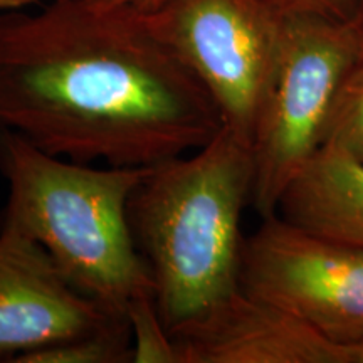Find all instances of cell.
<instances>
[{"label": "cell", "instance_id": "cell-13", "mask_svg": "<svg viewBox=\"0 0 363 363\" xmlns=\"http://www.w3.org/2000/svg\"><path fill=\"white\" fill-rule=\"evenodd\" d=\"M281 16H318L325 19L350 22L358 0H266Z\"/></svg>", "mask_w": 363, "mask_h": 363}, {"label": "cell", "instance_id": "cell-4", "mask_svg": "<svg viewBox=\"0 0 363 363\" xmlns=\"http://www.w3.org/2000/svg\"><path fill=\"white\" fill-rule=\"evenodd\" d=\"M360 57L350 22L284 16L278 66L251 138V207L278 212L284 190L323 145L337 91Z\"/></svg>", "mask_w": 363, "mask_h": 363}, {"label": "cell", "instance_id": "cell-17", "mask_svg": "<svg viewBox=\"0 0 363 363\" xmlns=\"http://www.w3.org/2000/svg\"><path fill=\"white\" fill-rule=\"evenodd\" d=\"M348 363H363V342L347 347Z\"/></svg>", "mask_w": 363, "mask_h": 363}, {"label": "cell", "instance_id": "cell-7", "mask_svg": "<svg viewBox=\"0 0 363 363\" xmlns=\"http://www.w3.org/2000/svg\"><path fill=\"white\" fill-rule=\"evenodd\" d=\"M120 318L81 294L33 239L0 233V362L12 363Z\"/></svg>", "mask_w": 363, "mask_h": 363}, {"label": "cell", "instance_id": "cell-10", "mask_svg": "<svg viewBox=\"0 0 363 363\" xmlns=\"http://www.w3.org/2000/svg\"><path fill=\"white\" fill-rule=\"evenodd\" d=\"M12 363H133V335L128 318L52 347L24 353Z\"/></svg>", "mask_w": 363, "mask_h": 363}, {"label": "cell", "instance_id": "cell-15", "mask_svg": "<svg viewBox=\"0 0 363 363\" xmlns=\"http://www.w3.org/2000/svg\"><path fill=\"white\" fill-rule=\"evenodd\" d=\"M350 24L355 30L357 40H358V51H360V57H363V0H358L357 11Z\"/></svg>", "mask_w": 363, "mask_h": 363}, {"label": "cell", "instance_id": "cell-3", "mask_svg": "<svg viewBox=\"0 0 363 363\" xmlns=\"http://www.w3.org/2000/svg\"><path fill=\"white\" fill-rule=\"evenodd\" d=\"M147 172L65 160L0 126V174L9 187L0 233L33 239L81 294L128 318L136 298L153 294L128 220L130 197Z\"/></svg>", "mask_w": 363, "mask_h": 363}, {"label": "cell", "instance_id": "cell-12", "mask_svg": "<svg viewBox=\"0 0 363 363\" xmlns=\"http://www.w3.org/2000/svg\"><path fill=\"white\" fill-rule=\"evenodd\" d=\"M133 335V363H179L174 338L158 315L153 294H142L126 313Z\"/></svg>", "mask_w": 363, "mask_h": 363}, {"label": "cell", "instance_id": "cell-11", "mask_svg": "<svg viewBox=\"0 0 363 363\" xmlns=\"http://www.w3.org/2000/svg\"><path fill=\"white\" fill-rule=\"evenodd\" d=\"M321 147L363 163V57H358L340 84Z\"/></svg>", "mask_w": 363, "mask_h": 363}, {"label": "cell", "instance_id": "cell-6", "mask_svg": "<svg viewBox=\"0 0 363 363\" xmlns=\"http://www.w3.org/2000/svg\"><path fill=\"white\" fill-rule=\"evenodd\" d=\"M239 288L283 308L330 342H363V249L264 217L244 238Z\"/></svg>", "mask_w": 363, "mask_h": 363}, {"label": "cell", "instance_id": "cell-8", "mask_svg": "<svg viewBox=\"0 0 363 363\" xmlns=\"http://www.w3.org/2000/svg\"><path fill=\"white\" fill-rule=\"evenodd\" d=\"M170 335L179 363H348L347 347L240 288Z\"/></svg>", "mask_w": 363, "mask_h": 363}, {"label": "cell", "instance_id": "cell-9", "mask_svg": "<svg viewBox=\"0 0 363 363\" xmlns=\"http://www.w3.org/2000/svg\"><path fill=\"white\" fill-rule=\"evenodd\" d=\"M276 214L313 234L363 249V163L321 147L284 190Z\"/></svg>", "mask_w": 363, "mask_h": 363}, {"label": "cell", "instance_id": "cell-5", "mask_svg": "<svg viewBox=\"0 0 363 363\" xmlns=\"http://www.w3.org/2000/svg\"><path fill=\"white\" fill-rule=\"evenodd\" d=\"M147 13L208 91L225 128L251 145L278 66L284 16L266 0H165Z\"/></svg>", "mask_w": 363, "mask_h": 363}, {"label": "cell", "instance_id": "cell-2", "mask_svg": "<svg viewBox=\"0 0 363 363\" xmlns=\"http://www.w3.org/2000/svg\"><path fill=\"white\" fill-rule=\"evenodd\" d=\"M252 182L251 145L222 126L199 150L148 167L131 194V235L169 331L239 289Z\"/></svg>", "mask_w": 363, "mask_h": 363}, {"label": "cell", "instance_id": "cell-14", "mask_svg": "<svg viewBox=\"0 0 363 363\" xmlns=\"http://www.w3.org/2000/svg\"><path fill=\"white\" fill-rule=\"evenodd\" d=\"M93 2L104 7H131L142 12H153L165 0H93Z\"/></svg>", "mask_w": 363, "mask_h": 363}, {"label": "cell", "instance_id": "cell-1", "mask_svg": "<svg viewBox=\"0 0 363 363\" xmlns=\"http://www.w3.org/2000/svg\"><path fill=\"white\" fill-rule=\"evenodd\" d=\"M0 126L72 162L152 167L224 121L147 12L54 0L0 13Z\"/></svg>", "mask_w": 363, "mask_h": 363}, {"label": "cell", "instance_id": "cell-16", "mask_svg": "<svg viewBox=\"0 0 363 363\" xmlns=\"http://www.w3.org/2000/svg\"><path fill=\"white\" fill-rule=\"evenodd\" d=\"M35 2H40V0H0V11H17ZM49 2H54V0H49Z\"/></svg>", "mask_w": 363, "mask_h": 363}]
</instances>
